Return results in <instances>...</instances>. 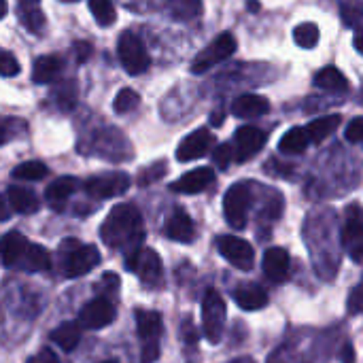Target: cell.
Here are the masks:
<instances>
[{
    "label": "cell",
    "instance_id": "obj_1",
    "mask_svg": "<svg viewBox=\"0 0 363 363\" xmlns=\"http://www.w3.org/2000/svg\"><path fill=\"white\" fill-rule=\"evenodd\" d=\"M100 236L104 245L119 251L125 262L132 259L145 240V223L140 211L134 204H117L100 228Z\"/></svg>",
    "mask_w": 363,
    "mask_h": 363
},
{
    "label": "cell",
    "instance_id": "obj_2",
    "mask_svg": "<svg viewBox=\"0 0 363 363\" xmlns=\"http://www.w3.org/2000/svg\"><path fill=\"white\" fill-rule=\"evenodd\" d=\"M100 264V251L94 245H81L79 240H66L62 245V266L68 279H79L91 272Z\"/></svg>",
    "mask_w": 363,
    "mask_h": 363
},
{
    "label": "cell",
    "instance_id": "obj_3",
    "mask_svg": "<svg viewBox=\"0 0 363 363\" xmlns=\"http://www.w3.org/2000/svg\"><path fill=\"white\" fill-rule=\"evenodd\" d=\"M253 204V185L236 183L228 189L223 198V213L234 230H245L249 221V211Z\"/></svg>",
    "mask_w": 363,
    "mask_h": 363
},
{
    "label": "cell",
    "instance_id": "obj_4",
    "mask_svg": "<svg viewBox=\"0 0 363 363\" xmlns=\"http://www.w3.org/2000/svg\"><path fill=\"white\" fill-rule=\"evenodd\" d=\"M117 55L121 66L125 68L128 74L138 77L143 72H147L151 57L143 45V40L134 34V32H123L117 40Z\"/></svg>",
    "mask_w": 363,
    "mask_h": 363
},
{
    "label": "cell",
    "instance_id": "obj_5",
    "mask_svg": "<svg viewBox=\"0 0 363 363\" xmlns=\"http://www.w3.org/2000/svg\"><path fill=\"white\" fill-rule=\"evenodd\" d=\"M236 51V38L230 32L219 34L213 43H208L191 62V72L194 74H204L208 72L213 66L225 62L232 53Z\"/></svg>",
    "mask_w": 363,
    "mask_h": 363
},
{
    "label": "cell",
    "instance_id": "obj_6",
    "mask_svg": "<svg viewBox=\"0 0 363 363\" xmlns=\"http://www.w3.org/2000/svg\"><path fill=\"white\" fill-rule=\"evenodd\" d=\"M202 325L206 338L217 345L225 330V302L217 291H208L202 302Z\"/></svg>",
    "mask_w": 363,
    "mask_h": 363
},
{
    "label": "cell",
    "instance_id": "obj_7",
    "mask_svg": "<svg viewBox=\"0 0 363 363\" xmlns=\"http://www.w3.org/2000/svg\"><path fill=\"white\" fill-rule=\"evenodd\" d=\"M85 191L96 198V200H106L115 198L128 191L130 187V177L125 172H106V174H96L85 181Z\"/></svg>",
    "mask_w": 363,
    "mask_h": 363
},
{
    "label": "cell",
    "instance_id": "obj_8",
    "mask_svg": "<svg viewBox=\"0 0 363 363\" xmlns=\"http://www.w3.org/2000/svg\"><path fill=\"white\" fill-rule=\"evenodd\" d=\"M125 266L138 274L140 283L145 287H160L162 283V259L157 257V253L153 249H140L132 259L125 262Z\"/></svg>",
    "mask_w": 363,
    "mask_h": 363
},
{
    "label": "cell",
    "instance_id": "obj_9",
    "mask_svg": "<svg viewBox=\"0 0 363 363\" xmlns=\"http://www.w3.org/2000/svg\"><path fill=\"white\" fill-rule=\"evenodd\" d=\"M342 245L355 264L363 262V223L359 204H351L347 211V221L342 228Z\"/></svg>",
    "mask_w": 363,
    "mask_h": 363
},
{
    "label": "cell",
    "instance_id": "obj_10",
    "mask_svg": "<svg viewBox=\"0 0 363 363\" xmlns=\"http://www.w3.org/2000/svg\"><path fill=\"white\" fill-rule=\"evenodd\" d=\"M217 249L238 270H251L253 268L255 251L247 240H242L238 236H219L217 238Z\"/></svg>",
    "mask_w": 363,
    "mask_h": 363
},
{
    "label": "cell",
    "instance_id": "obj_11",
    "mask_svg": "<svg viewBox=\"0 0 363 363\" xmlns=\"http://www.w3.org/2000/svg\"><path fill=\"white\" fill-rule=\"evenodd\" d=\"M268 140V134L255 125H245L240 130H236L234 134V147H232V153H234V160L236 162H247L251 160L253 155H257L264 145Z\"/></svg>",
    "mask_w": 363,
    "mask_h": 363
},
{
    "label": "cell",
    "instance_id": "obj_12",
    "mask_svg": "<svg viewBox=\"0 0 363 363\" xmlns=\"http://www.w3.org/2000/svg\"><path fill=\"white\" fill-rule=\"evenodd\" d=\"M115 319V306L106 298H96L87 302L79 313V325L87 330H102Z\"/></svg>",
    "mask_w": 363,
    "mask_h": 363
},
{
    "label": "cell",
    "instance_id": "obj_13",
    "mask_svg": "<svg viewBox=\"0 0 363 363\" xmlns=\"http://www.w3.org/2000/svg\"><path fill=\"white\" fill-rule=\"evenodd\" d=\"M213 143H215V136L211 134V130L200 128V130L187 134V136L181 140V145L177 147V160H179V162H194V160H200V157H204V155L211 151Z\"/></svg>",
    "mask_w": 363,
    "mask_h": 363
},
{
    "label": "cell",
    "instance_id": "obj_14",
    "mask_svg": "<svg viewBox=\"0 0 363 363\" xmlns=\"http://www.w3.org/2000/svg\"><path fill=\"white\" fill-rule=\"evenodd\" d=\"M213 181H215L213 168L204 166V168H196V170L185 172L179 181H174V183L170 185V191H177V194H200V191H204Z\"/></svg>",
    "mask_w": 363,
    "mask_h": 363
},
{
    "label": "cell",
    "instance_id": "obj_15",
    "mask_svg": "<svg viewBox=\"0 0 363 363\" xmlns=\"http://www.w3.org/2000/svg\"><path fill=\"white\" fill-rule=\"evenodd\" d=\"M164 230H166V236L170 240H177V242H183V245H187V242H191L196 238L194 221L183 208H174L168 215V219L164 223Z\"/></svg>",
    "mask_w": 363,
    "mask_h": 363
},
{
    "label": "cell",
    "instance_id": "obj_16",
    "mask_svg": "<svg viewBox=\"0 0 363 363\" xmlns=\"http://www.w3.org/2000/svg\"><path fill=\"white\" fill-rule=\"evenodd\" d=\"M268 111H270V102L264 96H255V94H245L232 102V115L240 119H255L266 115Z\"/></svg>",
    "mask_w": 363,
    "mask_h": 363
},
{
    "label": "cell",
    "instance_id": "obj_17",
    "mask_svg": "<svg viewBox=\"0 0 363 363\" xmlns=\"http://www.w3.org/2000/svg\"><path fill=\"white\" fill-rule=\"evenodd\" d=\"M264 272L270 281L281 283L289 274V253L285 249L272 247L264 255Z\"/></svg>",
    "mask_w": 363,
    "mask_h": 363
},
{
    "label": "cell",
    "instance_id": "obj_18",
    "mask_svg": "<svg viewBox=\"0 0 363 363\" xmlns=\"http://www.w3.org/2000/svg\"><path fill=\"white\" fill-rule=\"evenodd\" d=\"M28 247V238L17 234V232H11L6 236L0 238V264L9 266V268H15L19 257L23 255Z\"/></svg>",
    "mask_w": 363,
    "mask_h": 363
},
{
    "label": "cell",
    "instance_id": "obj_19",
    "mask_svg": "<svg viewBox=\"0 0 363 363\" xmlns=\"http://www.w3.org/2000/svg\"><path fill=\"white\" fill-rule=\"evenodd\" d=\"M62 66L64 62L57 57V55H40L34 60V66H32V81L34 83H53L60 72H62Z\"/></svg>",
    "mask_w": 363,
    "mask_h": 363
},
{
    "label": "cell",
    "instance_id": "obj_20",
    "mask_svg": "<svg viewBox=\"0 0 363 363\" xmlns=\"http://www.w3.org/2000/svg\"><path fill=\"white\" fill-rule=\"evenodd\" d=\"M136 330L143 342H160L162 315L153 311H136Z\"/></svg>",
    "mask_w": 363,
    "mask_h": 363
},
{
    "label": "cell",
    "instance_id": "obj_21",
    "mask_svg": "<svg viewBox=\"0 0 363 363\" xmlns=\"http://www.w3.org/2000/svg\"><path fill=\"white\" fill-rule=\"evenodd\" d=\"M49 266H51L49 253L40 245L28 242V247H26L23 255L19 257L15 268L26 270V272H45V270H49Z\"/></svg>",
    "mask_w": 363,
    "mask_h": 363
},
{
    "label": "cell",
    "instance_id": "obj_22",
    "mask_svg": "<svg viewBox=\"0 0 363 363\" xmlns=\"http://www.w3.org/2000/svg\"><path fill=\"white\" fill-rule=\"evenodd\" d=\"M6 198L13 211L21 213V215H32L38 211V198L32 189L28 187H19V185H11L6 189Z\"/></svg>",
    "mask_w": 363,
    "mask_h": 363
},
{
    "label": "cell",
    "instance_id": "obj_23",
    "mask_svg": "<svg viewBox=\"0 0 363 363\" xmlns=\"http://www.w3.org/2000/svg\"><path fill=\"white\" fill-rule=\"evenodd\" d=\"M315 85L332 91V94H345L349 91V79L336 68V66H325L315 74Z\"/></svg>",
    "mask_w": 363,
    "mask_h": 363
},
{
    "label": "cell",
    "instance_id": "obj_24",
    "mask_svg": "<svg viewBox=\"0 0 363 363\" xmlns=\"http://www.w3.org/2000/svg\"><path fill=\"white\" fill-rule=\"evenodd\" d=\"M234 302L242 311H259V308H264L268 304V296L257 285H240L234 291Z\"/></svg>",
    "mask_w": 363,
    "mask_h": 363
},
{
    "label": "cell",
    "instance_id": "obj_25",
    "mask_svg": "<svg viewBox=\"0 0 363 363\" xmlns=\"http://www.w3.org/2000/svg\"><path fill=\"white\" fill-rule=\"evenodd\" d=\"M340 125V115H325V117H319L315 121H311L304 132L308 136V143H323L325 138H330Z\"/></svg>",
    "mask_w": 363,
    "mask_h": 363
},
{
    "label": "cell",
    "instance_id": "obj_26",
    "mask_svg": "<svg viewBox=\"0 0 363 363\" xmlns=\"http://www.w3.org/2000/svg\"><path fill=\"white\" fill-rule=\"evenodd\" d=\"M51 342H55L66 353L74 351L79 347V342H81V325L74 323V321H66V323L57 325L51 332Z\"/></svg>",
    "mask_w": 363,
    "mask_h": 363
},
{
    "label": "cell",
    "instance_id": "obj_27",
    "mask_svg": "<svg viewBox=\"0 0 363 363\" xmlns=\"http://www.w3.org/2000/svg\"><path fill=\"white\" fill-rule=\"evenodd\" d=\"M77 185H79V183H77L74 177H60V179H55V181L45 189V198H47V202H49L51 206H62L64 200H68V198L74 194Z\"/></svg>",
    "mask_w": 363,
    "mask_h": 363
},
{
    "label": "cell",
    "instance_id": "obj_28",
    "mask_svg": "<svg viewBox=\"0 0 363 363\" xmlns=\"http://www.w3.org/2000/svg\"><path fill=\"white\" fill-rule=\"evenodd\" d=\"M166 9L177 21H194L202 15V0H168Z\"/></svg>",
    "mask_w": 363,
    "mask_h": 363
},
{
    "label": "cell",
    "instance_id": "obj_29",
    "mask_svg": "<svg viewBox=\"0 0 363 363\" xmlns=\"http://www.w3.org/2000/svg\"><path fill=\"white\" fill-rule=\"evenodd\" d=\"M308 136L304 132V128H291L279 143V151L285 153V155H300L306 151L308 147Z\"/></svg>",
    "mask_w": 363,
    "mask_h": 363
},
{
    "label": "cell",
    "instance_id": "obj_30",
    "mask_svg": "<svg viewBox=\"0 0 363 363\" xmlns=\"http://www.w3.org/2000/svg\"><path fill=\"white\" fill-rule=\"evenodd\" d=\"M51 100L64 113H70L77 106V87L74 81H62L51 89Z\"/></svg>",
    "mask_w": 363,
    "mask_h": 363
},
{
    "label": "cell",
    "instance_id": "obj_31",
    "mask_svg": "<svg viewBox=\"0 0 363 363\" xmlns=\"http://www.w3.org/2000/svg\"><path fill=\"white\" fill-rule=\"evenodd\" d=\"M17 15H19V23L30 30L32 34H40V30L45 28V15L36 4H26L21 2L17 6Z\"/></svg>",
    "mask_w": 363,
    "mask_h": 363
},
{
    "label": "cell",
    "instance_id": "obj_32",
    "mask_svg": "<svg viewBox=\"0 0 363 363\" xmlns=\"http://www.w3.org/2000/svg\"><path fill=\"white\" fill-rule=\"evenodd\" d=\"M89 11H91L96 23L102 28L113 26L117 19V11H115L113 0H89Z\"/></svg>",
    "mask_w": 363,
    "mask_h": 363
},
{
    "label": "cell",
    "instance_id": "obj_33",
    "mask_svg": "<svg viewBox=\"0 0 363 363\" xmlns=\"http://www.w3.org/2000/svg\"><path fill=\"white\" fill-rule=\"evenodd\" d=\"M294 40H296V45L302 47V49H313V47L319 43V28H317V23L304 21V23L296 26V30H294Z\"/></svg>",
    "mask_w": 363,
    "mask_h": 363
},
{
    "label": "cell",
    "instance_id": "obj_34",
    "mask_svg": "<svg viewBox=\"0 0 363 363\" xmlns=\"http://www.w3.org/2000/svg\"><path fill=\"white\" fill-rule=\"evenodd\" d=\"M47 172H49V168H47L43 162L32 160V162L19 164V166L13 170V177H15V179H21V181H40V179L47 177Z\"/></svg>",
    "mask_w": 363,
    "mask_h": 363
},
{
    "label": "cell",
    "instance_id": "obj_35",
    "mask_svg": "<svg viewBox=\"0 0 363 363\" xmlns=\"http://www.w3.org/2000/svg\"><path fill=\"white\" fill-rule=\"evenodd\" d=\"M138 104H140V96H138L134 89H130V87H123V89L115 96V100H113V108H115V113H119V115L132 113Z\"/></svg>",
    "mask_w": 363,
    "mask_h": 363
},
{
    "label": "cell",
    "instance_id": "obj_36",
    "mask_svg": "<svg viewBox=\"0 0 363 363\" xmlns=\"http://www.w3.org/2000/svg\"><path fill=\"white\" fill-rule=\"evenodd\" d=\"M342 21L349 28L359 30L362 28V4L359 2H347L342 6Z\"/></svg>",
    "mask_w": 363,
    "mask_h": 363
},
{
    "label": "cell",
    "instance_id": "obj_37",
    "mask_svg": "<svg viewBox=\"0 0 363 363\" xmlns=\"http://www.w3.org/2000/svg\"><path fill=\"white\" fill-rule=\"evenodd\" d=\"M19 62L13 53L0 49V77H15L19 74Z\"/></svg>",
    "mask_w": 363,
    "mask_h": 363
},
{
    "label": "cell",
    "instance_id": "obj_38",
    "mask_svg": "<svg viewBox=\"0 0 363 363\" xmlns=\"http://www.w3.org/2000/svg\"><path fill=\"white\" fill-rule=\"evenodd\" d=\"M164 174H166V164H164V162H157V164H153V166H149V168H145V170L140 172L138 183H140V185H151L153 181L162 179Z\"/></svg>",
    "mask_w": 363,
    "mask_h": 363
},
{
    "label": "cell",
    "instance_id": "obj_39",
    "mask_svg": "<svg viewBox=\"0 0 363 363\" xmlns=\"http://www.w3.org/2000/svg\"><path fill=\"white\" fill-rule=\"evenodd\" d=\"M213 160H215L217 168H221V170H228V166H230V164H232V160H234L232 145H219V147L213 151Z\"/></svg>",
    "mask_w": 363,
    "mask_h": 363
},
{
    "label": "cell",
    "instance_id": "obj_40",
    "mask_svg": "<svg viewBox=\"0 0 363 363\" xmlns=\"http://www.w3.org/2000/svg\"><path fill=\"white\" fill-rule=\"evenodd\" d=\"M91 53H94V47L87 40H77L72 45V55H74V62L77 64H85L91 57Z\"/></svg>",
    "mask_w": 363,
    "mask_h": 363
},
{
    "label": "cell",
    "instance_id": "obj_41",
    "mask_svg": "<svg viewBox=\"0 0 363 363\" xmlns=\"http://www.w3.org/2000/svg\"><path fill=\"white\" fill-rule=\"evenodd\" d=\"M345 136H347V140L349 143H362L363 138V117H355V119H351V123L347 125V132H345Z\"/></svg>",
    "mask_w": 363,
    "mask_h": 363
},
{
    "label": "cell",
    "instance_id": "obj_42",
    "mask_svg": "<svg viewBox=\"0 0 363 363\" xmlns=\"http://www.w3.org/2000/svg\"><path fill=\"white\" fill-rule=\"evenodd\" d=\"M21 123L19 121H13V119H2L0 117V145L9 143L15 134V128H19Z\"/></svg>",
    "mask_w": 363,
    "mask_h": 363
},
{
    "label": "cell",
    "instance_id": "obj_43",
    "mask_svg": "<svg viewBox=\"0 0 363 363\" xmlns=\"http://www.w3.org/2000/svg\"><path fill=\"white\" fill-rule=\"evenodd\" d=\"M363 308V296H362V285H355L349 298V313L351 315H359Z\"/></svg>",
    "mask_w": 363,
    "mask_h": 363
},
{
    "label": "cell",
    "instance_id": "obj_44",
    "mask_svg": "<svg viewBox=\"0 0 363 363\" xmlns=\"http://www.w3.org/2000/svg\"><path fill=\"white\" fill-rule=\"evenodd\" d=\"M160 357V342H145L143 347V362L153 363Z\"/></svg>",
    "mask_w": 363,
    "mask_h": 363
},
{
    "label": "cell",
    "instance_id": "obj_45",
    "mask_svg": "<svg viewBox=\"0 0 363 363\" xmlns=\"http://www.w3.org/2000/svg\"><path fill=\"white\" fill-rule=\"evenodd\" d=\"M26 363H60V362H57V357L53 355V351L43 349V351H38L36 355H32V357H30Z\"/></svg>",
    "mask_w": 363,
    "mask_h": 363
},
{
    "label": "cell",
    "instance_id": "obj_46",
    "mask_svg": "<svg viewBox=\"0 0 363 363\" xmlns=\"http://www.w3.org/2000/svg\"><path fill=\"white\" fill-rule=\"evenodd\" d=\"M183 336H185V342H187L189 347H196V342H198V334H196V328L191 325V321H189V319L183 323Z\"/></svg>",
    "mask_w": 363,
    "mask_h": 363
},
{
    "label": "cell",
    "instance_id": "obj_47",
    "mask_svg": "<svg viewBox=\"0 0 363 363\" xmlns=\"http://www.w3.org/2000/svg\"><path fill=\"white\" fill-rule=\"evenodd\" d=\"M340 362L342 363H355V349H353V345H345L342 349H340Z\"/></svg>",
    "mask_w": 363,
    "mask_h": 363
},
{
    "label": "cell",
    "instance_id": "obj_48",
    "mask_svg": "<svg viewBox=\"0 0 363 363\" xmlns=\"http://www.w3.org/2000/svg\"><path fill=\"white\" fill-rule=\"evenodd\" d=\"M9 208H6V202H4V198L0 196V221H6L9 219Z\"/></svg>",
    "mask_w": 363,
    "mask_h": 363
},
{
    "label": "cell",
    "instance_id": "obj_49",
    "mask_svg": "<svg viewBox=\"0 0 363 363\" xmlns=\"http://www.w3.org/2000/svg\"><path fill=\"white\" fill-rule=\"evenodd\" d=\"M211 121H213V125H221V123H223V113H221V111L213 113V119H211Z\"/></svg>",
    "mask_w": 363,
    "mask_h": 363
},
{
    "label": "cell",
    "instance_id": "obj_50",
    "mask_svg": "<svg viewBox=\"0 0 363 363\" xmlns=\"http://www.w3.org/2000/svg\"><path fill=\"white\" fill-rule=\"evenodd\" d=\"M6 15V0H0V19Z\"/></svg>",
    "mask_w": 363,
    "mask_h": 363
},
{
    "label": "cell",
    "instance_id": "obj_51",
    "mask_svg": "<svg viewBox=\"0 0 363 363\" xmlns=\"http://www.w3.org/2000/svg\"><path fill=\"white\" fill-rule=\"evenodd\" d=\"M249 9H251V11H259V4H257L255 0H249Z\"/></svg>",
    "mask_w": 363,
    "mask_h": 363
},
{
    "label": "cell",
    "instance_id": "obj_52",
    "mask_svg": "<svg viewBox=\"0 0 363 363\" xmlns=\"http://www.w3.org/2000/svg\"><path fill=\"white\" fill-rule=\"evenodd\" d=\"M232 363H253V359H249V357H247V359H238V362H232Z\"/></svg>",
    "mask_w": 363,
    "mask_h": 363
},
{
    "label": "cell",
    "instance_id": "obj_53",
    "mask_svg": "<svg viewBox=\"0 0 363 363\" xmlns=\"http://www.w3.org/2000/svg\"><path fill=\"white\" fill-rule=\"evenodd\" d=\"M21 2H26V4H38V0H21Z\"/></svg>",
    "mask_w": 363,
    "mask_h": 363
},
{
    "label": "cell",
    "instance_id": "obj_54",
    "mask_svg": "<svg viewBox=\"0 0 363 363\" xmlns=\"http://www.w3.org/2000/svg\"><path fill=\"white\" fill-rule=\"evenodd\" d=\"M62 2H79V0H62Z\"/></svg>",
    "mask_w": 363,
    "mask_h": 363
},
{
    "label": "cell",
    "instance_id": "obj_55",
    "mask_svg": "<svg viewBox=\"0 0 363 363\" xmlns=\"http://www.w3.org/2000/svg\"><path fill=\"white\" fill-rule=\"evenodd\" d=\"M104 363H117V362H104Z\"/></svg>",
    "mask_w": 363,
    "mask_h": 363
}]
</instances>
